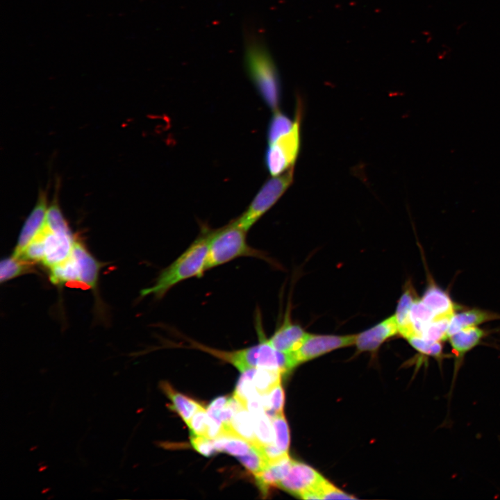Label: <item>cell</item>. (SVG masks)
I'll return each mask as SVG.
<instances>
[{
  "instance_id": "obj_26",
  "label": "cell",
  "mask_w": 500,
  "mask_h": 500,
  "mask_svg": "<svg viewBox=\"0 0 500 500\" xmlns=\"http://www.w3.org/2000/svg\"><path fill=\"white\" fill-rule=\"evenodd\" d=\"M281 374L279 370L254 368L252 381L258 392L263 394L281 382Z\"/></svg>"
},
{
  "instance_id": "obj_11",
  "label": "cell",
  "mask_w": 500,
  "mask_h": 500,
  "mask_svg": "<svg viewBox=\"0 0 500 500\" xmlns=\"http://www.w3.org/2000/svg\"><path fill=\"white\" fill-rule=\"evenodd\" d=\"M48 208L47 194L40 192L34 208L22 227L12 255L20 256L28 244L44 228Z\"/></svg>"
},
{
  "instance_id": "obj_25",
  "label": "cell",
  "mask_w": 500,
  "mask_h": 500,
  "mask_svg": "<svg viewBox=\"0 0 500 500\" xmlns=\"http://www.w3.org/2000/svg\"><path fill=\"white\" fill-rule=\"evenodd\" d=\"M261 401L266 413L270 418L277 414L282 413L285 394L281 382L268 392L261 394Z\"/></svg>"
},
{
  "instance_id": "obj_18",
  "label": "cell",
  "mask_w": 500,
  "mask_h": 500,
  "mask_svg": "<svg viewBox=\"0 0 500 500\" xmlns=\"http://www.w3.org/2000/svg\"><path fill=\"white\" fill-rule=\"evenodd\" d=\"M161 388L172 403V409L176 411L186 424L203 407L197 401L175 390L168 383H162Z\"/></svg>"
},
{
  "instance_id": "obj_4",
  "label": "cell",
  "mask_w": 500,
  "mask_h": 500,
  "mask_svg": "<svg viewBox=\"0 0 500 500\" xmlns=\"http://www.w3.org/2000/svg\"><path fill=\"white\" fill-rule=\"evenodd\" d=\"M245 63L249 76L265 104L275 111L281 101L280 81L274 62L260 45L248 46Z\"/></svg>"
},
{
  "instance_id": "obj_1",
  "label": "cell",
  "mask_w": 500,
  "mask_h": 500,
  "mask_svg": "<svg viewBox=\"0 0 500 500\" xmlns=\"http://www.w3.org/2000/svg\"><path fill=\"white\" fill-rule=\"evenodd\" d=\"M211 229L201 226L197 238L169 266L162 269L155 283L141 290L140 295L163 297L176 285L193 277H200L206 271L209 237Z\"/></svg>"
},
{
  "instance_id": "obj_17",
  "label": "cell",
  "mask_w": 500,
  "mask_h": 500,
  "mask_svg": "<svg viewBox=\"0 0 500 500\" xmlns=\"http://www.w3.org/2000/svg\"><path fill=\"white\" fill-rule=\"evenodd\" d=\"M485 334L484 330L473 326L463 328L450 335L448 339L455 356L461 359L481 342Z\"/></svg>"
},
{
  "instance_id": "obj_2",
  "label": "cell",
  "mask_w": 500,
  "mask_h": 500,
  "mask_svg": "<svg viewBox=\"0 0 500 500\" xmlns=\"http://www.w3.org/2000/svg\"><path fill=\"white\" fill-rule=\"evenodd\" d=\"M256 327L259 343L243 349L226 351L196 342H192V345L232 364L242 373L251 368H266L279 370L283 374L295 367L290 354L276 350L265 338L260 323Z\"/></svg>"
},
{
  "instance_id": "obj_33",
  "label": "cell",
  "mask_w": 500,
  "mask_h": 500,
  "mask_svg": "<svg viewBox=\"0 0 500 500\" xmlns=\"http://www.w3.org/2000/svg\"><path fill=\"white\" fill-rule=\"evenodd\" d=\"M190 438L194 449L205 456H212L217 451L213 440L206 436L191 434Z\"/></svg>"
},
{
  "instance_id": "obj_20",
  "label": "cell",
  "mask_w": 500,
  "mask_h": 500,
  "mask_svg": "<svg viewBox=\"0 0 500 500\" xmlns=\"http://www.w3.org/2000/svg\"><path fill=\"white\" fill-rule=\"evenodd\" d=\"M212 440L217 451H224L236 457L244 456L252 447L249 441L234 434H222Z\"/></svg>"
},
{
  "instance_id": "obj_21",
  "label": "cell",
  "mask_w": 500,
  "mask_h": 500,
  "mask_svg": "<svg viewBox=\"0 0 500 500\" xmlns=\"http://www.w3.org/2000/svg\"><path fill=\"white\" fill-rule=\"evenodd\" d=\"M231 426L237 435L256 445L253 419L245 407L240 408L235 412Z\"/></svg>"
},
{
  "instance_id": "obj_5",
  "label": "cell",
  "mask_w": 500,
  "mask_h": 500,
  "mask_svg": "<svg viewBox=\"0 0 500 500\" xmlns=\"http://www.w3.org/2000/svg\"><path fill=\"white\" fill-rule=\"evenodd\" d=\"M76 240L74 234L54 232L45 225L20 256L49 269L70 256Z\"/></svg>"
},
{
  "instance_id": "obj_28",
  "label": "cell",
  "mask_w": 500,
  "mask_h": 500,
  "mask_svg": "<svg viewBox=\"0 0 500 500\" xmlns=\"http://www.w3.org/2000/svg\"><path fill=\"white\" fill-rule=\"evenodd\" d=\"M451 317L435 318L422 331L419 336L429 340L442 342L447 339Z\"/></svg>"
},
{
  "instance_id": "obj_19",
  "label": "cell",
  "mask_w": 500,
  "mask_h": 500,
  "mask_svg": "<svg viewBox=\"0 0 500 500\" xmlns=\"http://www.w3.org/2000/svg\"><path fill=\"white\" fill-rule=\"evenodd\" d=\"M35 263L11 255L0 262V282L3 283L20 276L34 272Z\"/></svg>"
},
{
  "instance_id": "obj_22",
  "label": "cell",
  "mask_w": 500,
  "mask_h": 500,
  "mask_svg": "<svg viewBox=\"0 0 500 500\" xmlns=\"http://www.w3.org/2000/svg\"><path fill=\"white\" fill-rule=\"evenodd\" d=\"M418 299L416 291L411 283H407L406 288L398 301L396 312L394 314L399 329L408 322L411 308Z\"/></svg>"
},
{
  "instance_id": "obj_7",
  "label": "cell",
  "mask_w": 500,
  "mask_h": 500,
  "mask_svg": "<svg viewBox=\"0 0 500 500\" xmlns=\"http://www.w3.org/2000/svg\"><path fill=\"white\" fill-rule=\"evenodd\" d=\"M294 167L267 180L247 210L238 218V225L248 231L280 199L293 181Z\"/></svg>"
},
{
  "instance_id": "obj_15",
  "label": "cell",
  "mask_w": 500,
  "mask_h": 500,
  "mask_svg": "<svg viewBox=\"0 0 500 500\" xmlns=\"http://www.w3.org/2000/svg\"><path fill=\"white\" fill-rule=\"evenodd\" d=\"M293 460L288 455L276 461L269 462L260 472L255 474L257 484L263 492L276 486L288 473Z\"/></svg>"
},
{
  "instance_id": "obj_29",
  "label": "cell",
  "mask_w": 500,
  "mask_h": 500,
  "mask_svg": "<svg viewBox=\"0 0 500 500\" xmlns=\"http://www.w3.org/2000/svg\"><path fill=\"white\" fill-rule=\"evenodd\" d=\"M238 459L254 475L260 472L268 465V462L260 447L253 444H252L251 450L247 454L238 457Z\"/></svg>"
},
{
  "instance_id": "obj_10",
  "label": "cell",
  "mask_w": 500,
  "mask_h": 500,
  "mask_svg": "<svg viewBox=\"0 0 500 500\" xmlns=\"http://www.w3.org/2000/svg\"><path fill=\"white\" fill-rule=\"evenodd\" d=\"M324 479L312 467L293 460L288 473L278 487L292 494L300 496L303 492L315 488Z\"/></svg>"
},
{
  "instance_id": "obj_12",
  "label": "cell",
  "mask_w": 500,
  "mask_h": 500,
  "mask_svg": "<svg viewBox=\"0 0 500 500\" xmlns=\"http://www.w3.org/2000/svg\"><path fill=\"white\" fill-rule=\"evenodd\" d=\"M397 334H399V326L393 315L374 326L356 334L354 344L360 352H374L388 339Z\"/></svg>"
},
{
  "instance_id": "obj_13",
  "label": "cell",
  "mask_w": 500,
  "mask_h": 500,
  "mask_svg": "<svg viewBox=\"0 0 500 500\" xmlns=\"http://www.w3.org/2000/svg\"><path fill=\"white\" fill-rule=\"evenodd\" d=\"M306 333L300 325L292 321L290 310H287L281 325L268 340L276 350L290 354L299 348Z\"/></svg>"
},
{
  "instance_id": "obj_23",
  "label": "cell",
  "mask_w": 500,
  "mask_h": 500,
  "mask_svg": "<svg viewBox=\"0 0 500 500\" xmlns=\"http://www.w3.org/2000/svg\"><path fill=\"white\" fill-rule=\"evenodd\" d=\"M288 116L278 110L274 111V114L268 124L267 139L268 144L276 141L279 138L288 133L294 125Z\"/></svg>"
},
{
  "instance_id": "obj_9",
  "label": "cell",
  "mask_w": 500,
  "mask_h": 500,
  "mask_svg": "<svg viewBox=\"0 0 500 500\" xmlns=\"http://www.w3.org/2000/svg\"><path fill=\"white\" fill-rule=\"evenodd\" d=\"M356 334L335 335L306 333L299 348L290 353L297 367L335 349L354 344Z\"/></svg>"
},
{
  "instance_id": "obj_14",
  "label": "cell",
  "mask_w": 500,
  "mask_h": 500,
  "mask_svg": "<svg viewBox=\"0 0 500 500\" xmlns=\"http://www.w3.org/2000/svg\"><path fill=\"white\" fill-rule=\"evenodd\" d=\"M421 300L434 313L436 318L452 317L458 307L449 294L434 283H430Z\"/></svg>"
},
{
  "instance_id": "obj_8",
  "label": "cell",
  "mask_w": 500,
  "mask_h": 500,
  "mask_svg": "<svg viewBox=\"0 0 500 500\" xmlns=\"http://www.w3.org/2000/svg\"><path fill=\"white\" fill-rule=\"evenodd\" d=\"M102 263L76 240L70 256L61 263L59 274L66 284L76 282L95 291Z\"/></svg>"
},
{
  "instance_id": "obj_24",
  "label": "cell",
  "mask_w": 500,
  "mask_h": 500,
  "mask_svg": "<svg viewBox=\"0 0 500 500\" xmlns=\"http://www.w3.org/2000/svg\"><path fill=\"white\" fill-rule=\"evenodd\" d=\"M273 428V444L283 453L288 454L290 446L289 427L283 412L271 417Z\"/></svg>"
},
{
  "instance_id": "obj_3",
  "label": "cell",
  "mask_w": 500,
  "mask_h": 500,
  "mask_svg": "<svg viewBox=\"0 0 500 500\" xmlns=\"http://www.w3.org/2000/svg\"><path fill=\"white\" fill-rule=\"evenodd\" d=\"M247 233L238 225L235 219L223 227L211 229L206 270L240 257H254L267 261V256L262 251L248 244Z\"/></svg>"
},
{
  "instance_id": "obj_27",
  "label": "cell",
  "mask_w": 500,
  "mask_h": 500,
  "mask_svg": "<svg viewBox=\"0 0 500 500\" xmlns=\"http://www.w3.org/2000/svg\"><path fill=\"white\" fill-rule=\"evenodd\" d=\"M256 438V446L262 447L273 442V428L271 418L265 412L252 416Z\"/></svg>"
},
{
  "instance_id": "obj_30",
  "label": "cell",
  "mask_w": 500,
  "mask_h": 500,
  "mask_svg": "<svg viewBox=\"0 0 500 500\" xmlns=\"http://www.w3.org/2000/svg\"><path fill=\"white\" fill-rule=\"evenodd\" d=\"M410 344L422 354L435 358L442 355L441 342L424 339L418 335H411L406 338Z\"/></svg>"
},
{
  "instance_id": "obj_6",
  "label": "cell",
  "mask_w": 500,
  "mask_h": 500,
  "mask_svg": "<svg viewBox=\"0 0 500 500\" xmlns=\"http://www.w3.org/2000/svg\"><path fill=\"white\" fill-rule=\"evenodd\" d=\"M302 112V104L299 101L292 129L274 142L268 144L265 164L272 176H278L294 166L301 148Z\"/></svg>"
},
{
  "instance_id": "obj_32",
  "label": "cell",
  "mask_w": 500,
  "mask_h": 500,
  "mask_svg": "<svg viewBox=\"0 0 500 500\" xmlns=\"http://www.w3.org/2000/svg\"><path fill=\"white\" fill-rule=\"evenodd\" d=\"M191 434L206 436L208 427L207 410L203 406L199 409L187 424Z\"/></svg>"
},
{
  "instance_id": "obj_16",
  "label": "cell",
  "mask_w": 500,
  "mask_h": 500,
  "mask_svg": "<svg viewBox=\"0 0 500 500\" xmlns=\"http://www.w3.org/2000/svg\"><path fill=\"white\" fill-rule=\"evenodd\" d=\"M499 318V315L480 309H472L455 313L450 320L447 339L450 335L463 328L477 326L485 322Z\"/></svg>"
},
{
  "instance_id": "obj_31",
  "label": "cell",
  "mask_w": 500,
  "mask_h": 500,
  "mask_svg": "<svg viewBox=\"0 0 500 500\" xmlns=\"http://www.w3.org/2000/svg\"><path fill=\"white\" fill-rule=\"evenodd\" d=\"M321 499H351L355 497L349 495L336 488L325 478L315 488Z\"/></svg>"
}]
</instances>
